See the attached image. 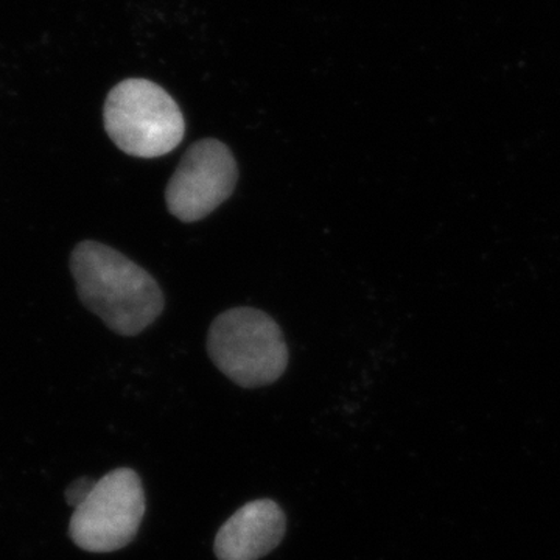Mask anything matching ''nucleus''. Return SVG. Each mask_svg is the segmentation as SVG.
<instances>
[{"mask_svg":"<svg viewBox=\"0 0 560 560\" xmlns=\"http://www.w3.org/2000/svg\"><path fill=\"white\" fill-rule=\"evenodd\" d=\"M210 360L242 388L279 381L289 364V348L275 319L257 308L221 313L209 329Z\"/></svg>","mask_w":560,"mask_h":560,"instance_id":"3","label":"nucleus"},{"mask_svg":"<svg viewBox=\"0 0 560 560\" xmlns=\"http://www.w3.org/2000/svg\"><path fill=\"white\" fill-rule=\"evenodd\" d=\"M81 302L121 337H136L164 311V294L149 271L119 250L84 241L70 254Z\"/></svg>","mask_w":560,"mask_h":560,"instance_id":"1","label":"nucleus"},{"mask_svg":"<svg viewBox=\"0 0 560 560\" xmlns=\"http://www.w3.org/2000/svg\"><path fill=\"white\" fill-rule=\"evenodd\" d=\"M145 514V492L139 475L116 469L95 481L90 495L73 511L69 536L88 552H113L138 536Z\"/></svg>","mask_w":560,"mask_h":560,"instance_id":"4","label":"nucleus"},{"mask_svg":"<svg viewBox=\"0 0 560 560\" xmlns=\"http://www.w3.org/2000/svg\"><path fill=\"white\" fill-rule=\"evenodd\" d=\"M103 121L119 150L143 160L171 153L186 132L178 103L160 84L142 79L121 81L109 91Z\"/></svg>","mask_w":560,"mask_h":560,"instance_id":"2","label":"nucleus"},{"mask_svg":"<svg viewBox=\"0 0 560 560\" xmlns=\"http://www.w3.org/2000/svg\"><path fill=\"white\" fill-rule=\"evenodd\" d=\"M238 168L232 151L217 139L195 142L165 189L168 212L184 223L210 215L234 194Z\"/></svg>","mask_w":560,"mask_h":560,"instance_id":"5","label":"nucleus"},{"mask_svg":"<svg viewBox=\"0 0 560 560\" xmlns=\"http://www.w3.org/2000/svg\"><path fill=\"white\" fill-rule=\"evenodd\" d=\"M95 481L90 478H80L79 481L72 482L70 488L66 490V501L68 504L75 510L77 506L90 495L92 488H94Z\"/></svg>","mask_w":560,"mask_h":560,"instance_id":"7","label":"nucleus"},{"mask_svg":"<svg viewBox=\"0 0 560 560\" xmlns=\"http://www.w3.org/2000/svg\"><path fill=\"white\" fill-rule=\"evenodd\" d=\"M285 536V515L272 500L245 504L221 526L215 537L219 560H259Z\"/></svg>","mask_w":560,"mask_h":560,"instance_id":"6","label":"nucleus"}]
</instances>
